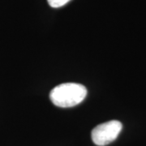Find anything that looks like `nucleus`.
<instances>
[{"label":"nucleus","mask_w":146,"mask_h":146,"mask_svg":"<svg viewBox=\"0 0 146 146\" xmlns=\"http://www.w3.org/2000/svg\"><path fill=\"white\" fill-rule=\"evenodd\" d=\"M87 95L86 88L77 83H64L51 90L50 98L58 107H73L82 102Z\"/></svg>","instance_id":"f257e3e1"},{"label":"nucleus","mask_w":146,"mask_h":146,"mask_svg":"<svg viewBox=\"0 0 146 146\" xmlns=\"http://www.w3.org/2000/svg\"><path fill=\"white\" fill-rule=\"evenodd\" d=\"M123 125L118 120H111L98 125L92 131V140L95 145L105 146L116 140Z\"/></svg>","instance_id":"f03ea898"},{"label":"nucleus","mask_w":146,"mask_h":146,"mask_svg":"<svg viewBox=\"0 0 146 146\" xmlns=\"http://www.w3.org/2000/svg\"><path fill=\"white\" fill-rule=\"evenodd\" d=\"M69 1H71V0H47L49 5L51 7H54V8L63 7L65 4H67Z\"/></svg>","instance_id":"7ed1b4c3"}]
</instances>
